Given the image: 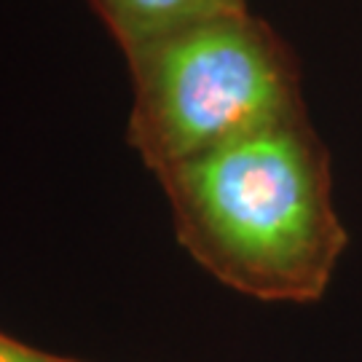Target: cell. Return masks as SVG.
Masks as SVG:
<instances>
[{"label":"cell","mask_w":362,"mask_h":362,"mask_svg":"<svg viewBox=\"0 0 362 362\" xmlns=\"http://www.w3.org/2000/svg\"><path fill=\"white\" fill-rule=\"evenodd\" d=\"M180 247L233 293L317 303L349 247L330 156L306 113L156 175Z\"/></svg>","instance_id":"1"},{"label":"cell","mask_w":362,"mask_h":362,"mask_svg":"<svg viewBox=\"0 0 362 362\" xmlns=\"http://www.w3.org/2000/svg\"><path fill=\"white\" fill-rule=\"evenodd\" d=\"M127 143L153 175L303 116L293 54L255 13H223L124 54Z\"/></svg>","instance_id":"2"},{"label":"cell","mask_w":362,"mask_h":362,"mask_svg":"<svg viewBox=\"0 0 362 362\" xmlns=\"http://www.w3.org/2000/svg\"><path fill=\"white\" fill-rule=\"evenodd\" d=\"M91 6L124 54L196 22L250 8L247 0H91Z\"/></svg>","instance_id":"3"},{"label":"cell","mask_w":362,"mask_h":362,"mask_svg":"<svg viewBox=\"0 0 362 362\" xmlns=\"http://www.w3.org/2000/svg\"><path fill=\"white\" fill-rule=\"evenodd\" d=\"M0 362H89V360H76V357H65V354H54L40 346L25 344L19 338L0 333Z\"/></svg>","instance_id":"4"}]
</instances>
